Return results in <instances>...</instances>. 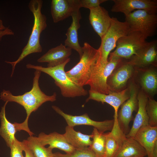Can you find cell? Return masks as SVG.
Wrapping results in <instances>:
<instances>
[{
  "label": "cell",
  "mask_w": 157,
  "mask_h": 157,
  "mask_svg": "<svg viewBox=\"0 0 157 157\" xmlns=\"http://www.w3.org/2000/svg\"><path fill=\"white\" fill-rule=\"evenodd\" d=\"M114 4L111 12H120L125 16L138 10H145L150 13L156 14V0H113Z\"/></svg>",
  "instance_id": "7c38bea8"
},
{
  "label": "cell",
  "mask_w": 157,
  "mask_h": 157,
  "mask_svg": "<svg viewBox=\"0 0 157 157\" xmlns=\"http://www.w3.org/2000/svg\"><path fill=\"white\" fill-rule=\"evenodd\" d=\"M140 83L143 89L148 94L154 95L157 90V74L152 69L146 71L142 76Z\"/></svg>",
  "instance_id": "484cf974"
},
{
  "label": "cell",
  "mask_w": 157,
  "mask_h": 157,
  "mask_svg": "<svg viewBox=\"0 0 157 157\" xmlns=\"http://www.w3.org/2000/svg\"><path fill=\"white\" fill-rule=\"evenodd\" d=\"M42 4L43 1L41 0H31L28 3L29 9L34 17L33 25L28 42L17 59L13 62L5 61L12 66L11 77L13 76L15 66L18 63L28 55L33 53H41L42 51L40 37L41 33L47 26L46 16L41 12Z\"/></svg>",
  "instance_id": "7a4b0ae2"
},
{
  "label": "cell",
  "mask_w": 157,
  "mask_h": 157,
  "mask_svg": "<svg viewBox=\"0 0 157 157\" xmlns=\"http://www.w3.org/2000/svg\"><path fill=\"white\" fill-rule=\"evenodd\" d=\"M146 40L139 32H129L118 40L116 49L110 53L109 57L129 59L147 45L149 42Z\"/></svg>",
  "instance_id": "52a82bcc"
},
{
  "label": "cell",
  "mask_w": 157,
  "mask_h": 157,
  "mask_svg": "<svg viewBox=\"0 0 157 157\" xmlns=\"http://www.w3.org/2000/svg\"><path fill=\"white\" fill-rule=\"evenodd\" d=\"M137 99V113L131 129L128 134L126 135L127 137L134 138L135 134L140 128L149 125L148 117L146 109L148 97L142 90L138 92Z\"/></svg>",
  "instance_id": "ffe728a7"
},
{
  "label": "cell",
  "mask_w": 157,
  "mask_h": 157,
  "mask_svg": "<svg viewBox=\"0 0 157 157\" xmlns=\"http://www.w3.org/2000/svg\"></svg>",
  "instance_id": "d590c367"
},
{
  "label": "cell",
  "mask_w": 157,
  "mask_h": 157,
  "mask_svg": "<svg viewBox=\"0 0 157 157\" xmlns=\"http://www.w3.org/2000/svg\"><path fill=\"white\" fill-rule=\"evenodd\" d=\"M23 149L25 153V157H34L32 153L26 144L22 141Z\"/></svg>",
  "instance_id": "836d02e7"
},
{
  "label": "cell",
  "mask_w": 157,
  "mask_h": 157,
  "mask_svg": "<svg viewBox=\"0 0 157 157\" xmlns=\"http://www.w3.org/2000/svg\"><path fill=\"white\" fill-rule=\"evenodd\" d=\"M89 96L86 99L87 102L92 100L104 104L107 103L112 106L114 109V119H117L118 109L121 105L129 97V88L122 91L112 92L108 94L99 93L89 90Z\"/></svg>",
  "instance_id": "4fadbf2b"
},
{
  "label": "cell",
  "mask_w": 157,
  "mask_h": 157,
  "mask_svg": "<svg viewBox=\"0 0 157 157\" xmlns=\"http://www.w3.org/2000/svg\"><path fill=\"white\" fill-rule=\"evenodd\" d=\"M130 32H140L146 39L154 36L157 27L156 14H151L142 10H135L125 16Z\"/></svg>",
  "instance_id": "8992f818"
},
{
  "label": "cell",
  "mask_w": 157,
  "mask_h": 157,
  "mask_svg": "<svg viewBox=\"0 0 157 157\" xmlns=\"http://www.w3.org/2000/svg\"><path fill=\"white\" fill-rule=\"evenodd\" d=\"M134 67L126 62L121 65L110 78L107 83L111 92L118 91L124 87L131 76Z\"/></svg>",
  "instance_id": "44dd1931"
},
{
  "label": "cell",
  "mask_w": 157,
  "mask_h": 157,
  "mask_svg": "<svg viewBox=\"0 0 157 157\" xmlns=\"http://www.w3.org/2000/svg\"><path fill=\"white\" fill-rule=\"evenodd\" d=\"M53 153L54 157H97L89 147L76 149L71 154H63L58 152Z\"/></svg>",
  "instance_id": "f546056e"
},
{
  "label": "cell",
  "mask_w": 157,
  "mask_h": 157,
  "mask_svg": "<svg viewBox=\"0 0 157 157\" xmlns=\"http://www.w3.org/2000/svg\"><path fill=\"white\" fill-rule=\"evenodd\" d=\"M129 89V97L120 106L117 116L119 126L126 135L130 130L129 124L133 119V113L136 111L138 107L137 87L134 84H131Z\"/></svg>",
  "instance_id": "30bf717a"
},
{
  "label": "cell",
  "mask_w": 157,
  "mask_h": 157,
  "mask_svg": "<svg viewBox=\"0 0 157 157\" xmlns=\"http://www.w3.org/2000/svg\"><path fill=\"white\" fill-rule=\"evenodd\" d=\"M92 134L93 140L89 148L97 157H104L106 142L105 133L94 128Z\"/></svg>",
  "instance_id": "4316f807"
},
{
  "label": "cell",
  "mask_w": 157,
  "mask_h": 157,
  "mask_svg": "<svg viewBox=\"0 0 157 157\" xmlns=\"http://www.w3.org/2000/svg\"><path fill=\"white\" fill-rule=\"evenodd\" d=\"M70 61V58L63 63L53 67H44L28 63L27 68L33 69L44 72L51 77L56 85L60 89L62 95L65 97L73 98L85 96L88 94L83 86H80L71 81L67 77L65 68Z\"/></svg>",
  "instance_id": "277c9868"
},
{
  "label": "cell",
  "mask_w": 157,
  "mask_h": 157,
  "mask_svg": "<svg viewBox=\"0 0 157 157\" xmlns=\"http://www.w3.org/2000/svg\"><path fill=\"white\" fill-rule=\"evenodd\" d=\"M72 49L62 44L49 49L37 60L40 63H47V67H54L61 64L70 58Z\"/></svg>",
  "instance_id": "ac0fdd59"
},
{
  "label": "cell",
  "mask_w": 157,
  "mask_h": 157,
  "mask_svg": "<svg viewBox=\"0 0 157 157\" xmlns=\"http://www.w3.org/2000/svg\"><path fill=\"white\" fill-rule=\"evenodd\" d=\"M129 31V27L126 22H120L116 17H112L111 25L101 38V44L98 49L101 54V66H104L108 62V56L111 51L116 47L118 40L127 35Z\"/></svg>",
  "instance_id": "5b68a950"
},
{
  "label": "cell",
  "mask_w": 157,
  "mask_h": 157,
  "mask_svg": "<svg viewBox=\"0 0 157 157\" xmlns=\"http://www.w3.org/2000/svg\"><path fill=\"white\" fill-rule=\"evenodd\" d=\"M109 59L104 66L99 65L94 70L87 85L90 87L89 90L105 94L112 92L107 84V79L122 59L115 57H109Z\"/></svg>",
  "instance_id": "ba28073f"
},
{
  "label": "cell",
  "mask_w": 157,
  "mask_h": 157,
  "mask_svg": "<svg viewBox=\"0 0 157 157\" xmlns=\"http://www.w3.org/2000/svg\"><path fill=\"white\" fill-rule=\"evenodd\" d=\"M39 141L43 145H49L48 147L53 149L56 148L65 152L67 154L73 153L76 149L70 145L67 141L63 134L54 132L46 134L40 133L37 137Z\"/></svg>",
  "instance_id": "d6986e66"
},
{
  "label": "cell",
  "mask_w": 157,
  "mask_h": 157,
  "mask_svg": "<svg viewBox=\"0 0 157 157\" xmlns=\"http://www.w3.org/2000/svg\"><path fill=\"white\" fill-rule=\"evenodd\" d=\"M119 148L114 157H145V150L133 138L127 137L120 129L117 120H114Z\"/></svg>",
  "instance_id": "9c48e42d"
},
{
  "label": "cell",
  "mask_w": 157,
  "mask_h": 157,
  "mask_svg": "<svg viewBox=\"0 0 157 157\" xmlns=\"http://www.w3.org/2000/svg\"><path fill=\"white\" fill-rule=\"evenodd\" d=\"M23 141L30 150L34 157H54L53 149L42 145L38 140L37 137L30 136Z\"/></svg>",
  "instance_id": "d4e9b609"
},
{
  "label": "cell",
  "mask_w": 157,
  "mask_h": 157,
  "mask_svg": "<svg viewBox=\"0 0 157 157\" xmlns=\"http://www.w3.org/2000/svg\"><path fill=\"white\" fill-rule=\"evenodd\" d=\"M52 107L56 113L63 117L69 126L74 127L80 125L90 126L103 133L111 131L113 126L114 119L97 121L92 119L86 113L80 115H73L65 113L56 106H52Z\"/></svg>",
  "instance_id": "8fae6325"
},
{
  "label": "cell",
  "mask_w": 157,
  "mask_h": 157,
  "mask_svg": "<svg viewBox=\"0 0 157 157\" xmlns=\"http://www.w3.org/2000/svg\"><path fill=\"white\" fill-rule=\"evenodd\" d=\"M107 0H79L81 8L84 7L89 9H93L100 6Z\"/></svg>",
  "instance_id": "1f68e13d"
},
{
  "label": "cell",
  "mask_w": 157,
  "mask_h": 157,
  "mask_svg": "<svg viewBox=\"0 0 157 157\" xmlns=\"http://www.w3.org/2000/svg\"><path fill=\"white\" fill-rule=\"evenodd\" d=\"M14 35L13 31L8 27H7L5 30L0 31V42L3 36Z\"/></svg>",
  "instance_id": "d6a6232c"
},
{
  "label": "cell",
  "mask_w": 157,
  "mask_h": 157,
  "mask_svg": "<svg viewBox=\"0 0 157 157\" xmlns=\"http://www.w3.org/2000/svg\"><path fill=\"white\" fill-rule=\"evenodd\" d=\"M63 135L67 142L76 149L88 147L92 144L91 140L92 136V134H85L76 131L73 127L67 126Z\"/></svg>",
  "instance_id": "603a6c76"
},
{
  "label": "cell",
  "mask_w": 157,
  "mask_h": 157,
  "mask_svg": "<svg viewBox=\"0 0 157 157\" xmlns=\"http://www.w3.org/2000/svg\"><path fill=\"white\" fill-rule=\"evenodd\" d=\"M81 8L79 0H52L51 10L53 21L57 23L72 16Z\"/></svg>",
  "instance_id": "9a60e30c"
},
{
  "label": "cell",
  "mask_w": 157,
  "mask_h": 157,
  "mask_svg": "<svg viewBox=\"0 0 157 157\" xmlns=\"http://www.w3.org/2000/svg\"><path fill=\"white\" fill-rule=\"evenodd\" d=\"M146 109L148 117L149 125L157 126V102L149 98L147 102Z\"/></svg>",
  "instance_id": "f1b7e54d"
},
{
  "label": "cell",
  "mask_w": 157,
  "mask_h": 157,
  "mask_svg": "<svg viewBox=\"0 0 157 157\" xmlns=\"http://www.w3.org/2000/svg\"><path fill=\"white\" fill-rule=\"evenodd\" d=\"M6 27L4 26L2 21L0 19V31L5 30Z\"/></svg>",
  "instance_id": "e575fe53"
},
{
  "label": "cell",
  "mask_w": 157,
  "mask_h": 157,
  "mask_svg": "<svg viewBox=\"0 0 157 157\" xmlns=\"http://www.w3.org/2000/svg\"><path fill=\"white\" fill-rule=\"evenodd\" d=\"M90 10V23L95 31L101 38L110 26L112 17L108 11L100 6Z\"/></svg>",
  "instance_id": "e0dca14e"
},
{
  "label": "cell",
  "mask_w": 157,
  "mask_h": 157,
  "mask_svg": "<svg viewBox=\"0 0 157 157\" xmlns=\"http://www.w3.org/2000/svg\"><path fill=\"white\" fill-rule=\"evenodd\" d=\"M134 138L144 149L147 157H157V126H142Z\"/></svg>",
  "instance_id": "5bb4252c"
},
{
  "label": "cell",
  "mask_w": 157,
  "mask_h": 157,
  "mask_svg": "<svg viewBox=\"0 0 157 157\" xmlns=\"http://www.w3.org/2000/svg\"><path fill=\"white\" fill-rule=\"evenodd\" d=\"M8 102H5L0 112V135L4 140L7 146L10 148L17 139L15 135L17 131L14 123L10 122L6 117L5 108Z\"/></svg>",
  "instance_id": "cb8c5ba5"
},
{
  "label": "cell",
  "mask_w": 157,
  "mask_h": 157,
  "mask_svg": "<svg viewBox=\"0 0 157 157\" xmlns=\"http://www.w3.org/2000/svg\"><path fill=\"white\" fill-rule=\"evenodd\" d=\"M10 157H25L23 155V144L17 139L10 147Z\"/></svg>",
  "instance_id": "4dcf8cb0"
},
{
  "label": "cell",
  "mask_w": 157,
  "mask_h": 157,
  "mask_svg": "<svg viewBox=\"0 0 157 157\" xmlns=\"http://www.w3.org/2000/svg\"><path fill=\"white\" fill-rule=\"evenodd\" d=\"M41 72L36 70L34 73L32 89L22 95H14L9 90H3L0 94V99L5 102H13L21 105L25 109L26 117L22 123H14L17 131L23 130L26 132L30 136L34 133L29 129L28 121L31 114L37 110L44 103L47 101L53 102L56 99V94L53 93L51 95L45 94L40 89L39 79Z\"/></svg>",
  "instance_id": "6da1fadb"
},
{
  "label": "cell",
  "mask_w": 157,
  "mask_h": 157,
  "mask_svg": "<svg viewBox=\"0 0 157 157\" xmlns=\"http://www.w3.org/2000/svg\"><path fill=\"white\" fill-rule=\"evenodd\" d=\"M127 62L134 67L145 68L156 65L157 60V41L149 42L147 45Z\"/></svg>",
  "instance_id": "2e32d148"
},
{
  "label": "cell",
  "mask_w": 157,
  "mask_h": 157,
  "mask_svg": "<svg viewBox=\"0 0 157 157\" xmlns=\"http://www.w3.org/2000/svg\"><path fill=\"white\" fill-rule=\"evenodd\" d=\"M82 49L83 54L79 61L66 73L72 82L84 86L87 85L95 68L100 65L101 54L98 49H95L87 42L84 43Z\"/></svg>",
  "instance_id": "3957f363"
},
{
  "label": "cell",
  "mask_w": 157,
  "mask_h": 157,
  "mask_svg": "<svg viewBox=\"0 0 157 157\" xmlns=\"http://www.w3.org/2000/svg\"><path fill=\"white\" fill-rule=\"evenodd\" d=\"M105 134L106 142L104 157H114L118 149L119 144L113 126L111 132Z\"/></svg>",
  "instance_id": "83f0119b"
},
{
  "label": "cell",
  "mask_w": 157,
  "mask_h": 157,
  "mask_svg": "<svg viewBox=\"0 0 157 157\" xmlns=\"http://www.w3.org/2000/svg\"><path fill=\"white\" fill-rule=\"evenodd\" d=\"M71 17L72 22L66 33L67 38L65 41L64 45L76 51L80 58L83 54V50L82 47L79 44L78 37V31L80 27V21L81 18L80 11L74 13Z\"/></svg>",
  "instance_id": "7402d4cb"
}]
</instances>
